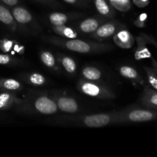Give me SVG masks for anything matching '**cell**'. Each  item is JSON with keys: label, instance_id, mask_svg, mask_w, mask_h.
Segmentation results:
<instances>
[{"label": "cell", "instance_id": "cell-1", "mask_svg": "<svg viewBox=\"0 0 157 157\" xmlns=\"http://www.w3.org/2000/svg\"><path fill=\"white\" fill-rule=\"evenodd\" d=\"M48 41L52 44L62 46L71 52H78L81 54H92L104 52L112 47L111 45L102 43H97L94 41H87L84 40L75 39H60L58 38H51Z\"/></svg>", "mask_w": 157, "mask_h": 157}, {"label": "cell", "instance_id": "cell-2", "mask_svg": "<svg viewBox=\"0 0 157 157\" xmlns=\"http://www.w3.org/2000/svg\"><path fill=\"white\" fill-rule=\"evenodd\" d=\"M78 89L84 94L100 99H113L116 95L113 90L107 86L98 81L82 79L78 82Z\"/></svg>", "mask_w": 157, "mask_h": 157}, {"label": "cell", "instance_id": "cell-3", "mask_svg": "<svg viewBox=\"0 0 157 157\" xmlns=\"http://www.w3.org/2000/svg\"><path fill=\"white\" fill-rule=\"evenodd\" d=\"M83 125L91 128L103 127L112 124L119 123L118 112L113 113H102L88 115L81 119Z\"/></svg>", "mask_w": 157, "mask_h": 157}, {"label": "cell", "instance_id": "cell-4", "mask_svg": "<svg viewBox=\"0 0 157 157\" xmlns=\"http://www.w3.org/2000/svg\"><path fill=\"white\" fill-rule=\"evenodd\" d=\"M124 25L116 20H107L98 27L94 33L90 34V37L97 41H102L110 37L113 36L119 30L124 29Z\"/></svg>", "mask_w": 157, "mask_h": 157}, {"label": "cell", "instance_id": "cell-5", "mask_svg": "<svg viewBox=\"0 0 157 157\" xmlns=\"http://www.w3.org/2000/svg\"><path fill=\"white\" fill-rule=\"evenodd\" d=\"M119 123L124 122H144L153 118V113L145 110H130L128 111L123 110L118 112Z\"/></svg>", "mask_w": 157, "mask_h": 157}, {"label": "cell", "instance_id": "cell-6", "mask_svg": "<svg viewBox=\"0 0 157 157\" xmlns=\"http://www.w3.org/2000/svg\"><path fill=\"white\" fill-rule=\"evenodd\" d=\"M34 108L38 113L46 115L53 114L58 110L56 101L44 95L39 97L34 101Z\"/></svg>", "mask_w": 157, "mask_h": 157}, {"label": "cell", "instance_id": "cell-7", "mask_svg": "<svg viewBox=\"0 0 157 157\" xmlns=\"http://www.w3.org/2000/svg\"><path fill=\"white\" fill-rule=\"evenodd\" d=\"M107 18L102 16H94L87 18L81 21L78 25V30L83 34H92L98 29L101 24L107 21Z\"/></svg>", "mask_w": 157, "mask_h": 157}, {"label": "cell", "instance_id": "cell-8", "mask_svg": "<svg viewBox=\"0 0 157 157\" xmlns=\"http://www.w3.org/2000/svg\"><path fill=\"white\" fill-rule=\"evenodd\" d=\"M113 41L121 48H130L134 44V38L128 30L124 29L118 31L113 36Z\"/></svg>", "mask_w": 157, "mask_h": 157}, {"label": "cell", "instance_id": "cell-9", "mask_svg": "<svg viewBox=\"0 0 157 157\" xmlns=\"http://www.w3.org/2000/svg\"><path fill=\"white\" fill-rule=\"evenodd\" d=\"M55 101H56L58 108L63 112L75 113L79 110V106H78V102L72 98L58 97Z\"/></svg>", "mask_w": 157, "mask_h": 157}, {"label": "cell", "instance_id": "cell-10", "mask_svg": "<svg viewBox=\"0 0 157 157\" xmlns=\"http://www.w3.org/2000/svg\"><path fill=\"white\" fill-rule=\"evenodd\" d=\"M12 14L15 21L21 25L30 24L33 21V16L31 12L21 6L14 7L12 10Z\"/></svg>", "mask_w": 157, "mask_h": 157}, {"label": "cell", "instance_id": "cell-11", "mask_svg": "<svg viewBox=\"0 0 157 157\" xmlns=\"http://www.w3.org/2000/svg\"><path fill=\"white\" fill-rule=\"evenodd\" d=\"M95 8L101 16L110 19L115 15V10L108 0H93Z\"/></svg>", "mask_w": 157, "mask_h": 157}, {"label": "cell", "instance_id": "cell-12", "mask_svg": "<svg viewBox=\"0 0 157 157\" xmlns=\"http://www.w3.org/2000/svg\"><path fill=\"white\" fill-rule=\"evenodd\" d=\"M22 102L23 101L14 94L7 92L0 94V110L10 108L14 105H19L22 104Z\"/></svg>", "mask_w": 157, "mask_h": 157}, {"label": "cell", "instance_id": "cell-13", "mask_svg": "<svg viewBox=\"0 0 157 157\" xmlns=\"http://www.w3.org/2000/svg\"><path fill=\"white\" fill-rule=\"evenodd\" d=\"M0 21L9 26L12 31H15L17 23L12 15V12L5 6L0 5Z\"/></svg>", "mask_w": 157, "mask_h": 157}, {"label": "cell", "instance_id": "cell-14", "mask_svg": "<svg viewBox=\"0 0 157 157\" xmlns=\"http://www.w3.org/2000/svg\"><path fill=\"white\" fill-rule=\"evenodd\" d=\"M52 30L56 35H60L63 38H67V39L76 38L77 36H78V34L75 32V29H73L72 28L67 27L65 25L58 26L52 25Z\"/></svg>", "mask_w": 157, "mask_h": 157}, {"label": "cell", "instance_id": "cell-15", "mask_svg": "<svg viewBox=\"0 0 157 157\" xmlns=\"http://www.w3.org/2000/svg\"><path fill=\"white\" fill-rule=\"evenodd\" d=\"M81 74L84 79L87 81H98L101 80L102 74L101 71L97 67H91V66H87L84 67L81 71Z\"/></svg>", "mask_w": 157, "mask_h": 157}, {"label": "cell", "instance_id": "cell-16", "mask_svg": "<svg viewBox=\"0 0 157 157\" xmlns=\"http://www.w3.org/2000/svg\"><path fill=\"white\" fill-rule=\"evenodd\" d=\"M40 59L41 62L49 68L58 70V66L56 64V60L54 55L48 51H43L40 53Z\"/></svg>", "mask_w": 157, "mask_h": 157}, {"label": "cell", "instance_id": "cell-17", "mask_svg": "<svg viewBox=\"0 0 157 157\" xmlns=\"http://www.w3.org/2000/svg\"><path fill=\"white\" fill-rule=\"evenodd\" d=\"M48 20L52 25H62L68 21L69 15L61 12H53L49 15Z\"/></svg>", "mask_w": 157, "mask_h": 157}, {"label": "cell", "instance_id": "cell-18", "mask_svg": "<svg viewBox=\"0 0 157 157\" xmlns=\"http://www.w3.org/2000/svg\"><path fill=\"white\" fill-rule=\"evenodd\" d=\"M0 87L7 90H19L22 88V85L19 81L12 78L2 80L0 81Z\"/></svg>", "mask_w": 157, "mask_h": 157}, {"label": "cell", "instance_id": "cell-19", "mask_svg": "<svg viewBox=\"0 0 157 157\" xmlns=\"http://www.w3.org/2000/svg\"><path fill=\"white\" fill-rule=\"evenodd\" d=\"M59 61H61V65L66 71L70 74L75 73L77 70V64L73 58L67 56H62L59 58Z\"/></svg>", "mask_w": 157, "mask_h": 157}, {"label": "cell", "instance_id": "cell-20", "mask_svg": "<svg viewBox=\"0 0 157 157\" xmlns=\"http://www.w3.org/2000/svg\"><path fill=\"white\" fill-rule=\"evenodd\" d=\"M112 7L120 12H125L131 9L130 0H108Z\"/></svg>", "mask_w": 157, "mask_h": 157}, {"label": "cell", "instance_id": "cell-21", "mask_svg": "<svg viewBox=\"0 0 157 157\" xmlns=\"http://www.w3.org/2000/svg\"><path fill=\"white\" fill-rule=\"evenodd\" d=\"M119 72L123 77L127 78V79L136 80L139 77L137 71L133 67L127 65L121 66L119 69Z\"/></svg>", "mask_w": 157, "mask_h": 157}, {"label": "cell", "instance_id": "cell-22", "mask_svg": "<svg viewBox=\"0 0 157 157\" xmlns=\"http://www.w3.org/2000/svg\"><path fill=\"white\" fill-rule=\"evenodd\" d=\"M28 81L31 84L34 86H41L44 85L46 82V79L44 76L39 73H32L29 75L27 78Z\"/></svg>", "mask_w": 157, "mask_h": 157}, {"label": "cell", "instance_id": "cell-23", "mask_svg": "<svg viewBox=\"0 0 157 157\" xmlns=\"http://www.w3.org/2000/svg\"><path fill=\"white\" fill-rule=\"evenodd\" d=\"M150 57H151V55H150V52H149L148 49L144 46L139 44L138 48L136 49V52H135V58L136 60H141L144 59V58H150Z\"/></svg>", "mask_w": 157, "mask_h": 157}, {"label": "cell", "instance_id": "cell-24", "mask_svg": "<svg viewBox=\"0 0 157 157\" xmlns=\"http://www.w3.org/2000/svg\"><path fill=\"white\" fill-rule=\"evenodd\" d=\"M13 61V58L9 55L0 54V64H9Z\"/></svg>", "mask_w": 157, "mask_h": 157}, {"label": "cell", "instance_id": "cell-25", "mask_svg": "<svg viewBox=\"0 0 157 157\" xmlns=\"http://www.w3.org/2000/svg\"><path fill=\"white\" fill-rule=\"evenodd\" d=\"M67 4L72 5V6H78V7H85L87 6V2H84L83 0H63Z\"/></svg>", "mask_w": 157, "mask_h": 157}, {"label": "cell", "instance_id": "cell-26", "mask_svg": "<svg viewBox=\"0 0 157 157\" xmlns=\"http://www.w3.org/2000/svg\"><path fill=\"white\" fill-rule=\"evenodd\" d=\"M12 46H13V41H11V40H5L2 43L1 48L4 52H9L12 49Z\"/></svg>", "mask_w": 157, "mask_h": 157}, {"label": "cell", "instance_id": "cell-27", "mask_svg": "<svg viewBox=\"0 0 157 157\" xmlns=\"http://www.w3.org/2000/svg\"><path fill=\"white\" fill-rule=\"evenodd\" d=\"M147 14L146 13L141 14V15L139 16V18H138L136 20H135L134 25L137 26V27H144V21H145V20L147 19Z\"/></svg>", "mask_w": 157, "mask_h": 157}, {"label": "cell", "instance_id": "cell-28", "mask_svg": "<svg viewBox=\"0 0 157 157\" xmlns=\"http://www.w3.org/2000/svg\"><path fill=\"white\" fill-rule=\"evenodd\" d=\"M37 2H39L43 3V4L48 5L51 6H59V3L56 1V0H35Z\"/></svg>", "mask_w": 157, "mask_h": 157}, {"label": "cell", "instance_id": "cell-29", "mask_svg": "<svg viewBox=\"0 0 157 157\" xmlns=\"http://www.w3.org/2000/svg\"><path fill=\"white\" fill-rule=\"evenodd\" d=\"M149 82L155 89L157 90V78L152 74H149Z\"/></svg>", "mask_w": 157, "mask_h": 157}, {"label": "cell", "instance_id": "cell-30", "mask_svg": "<svg viewBox=\"0 0 157 157\" xmlns=\"http://www.w3.org/2000/svg\"><path fill=\"white\" fill-rule=\"evenodd\" d=\"M133 2L138 7H144L149 2V0H133Z\"/></svg>", "mask_w": 157, "mask_h": 157}, {"label": "cell", "instance_id": "cell-31", "mask_svg": "<svg viewBox=\"0 0 157 157\" xmlns=\"http://www.w3.org/2000/svg\"><path fill=\"white\" fill-rule=\"evenodd\" d=\"M1 1L9 6H15L19 2V0H1Z\"/></svg>", "mask_w": 157, "mask_h": 157}, {"label": "cell", "instance_id": "cell-32", "mask_svg": "<svg viewBox=\"0 0 157 157\" xmlns=\"http://www.w3.org/2000/svg\"><path fill=\"white\" fill-rule=\"evenodd\" d=\"M150 102L151 103V104H155V105H157V94L152 95V96L150 97Z\"/></svg>", "mask_w": 157, "mask_h": 157}, {"label": "cell", "instance_id": "cell-33", "mask_svg": "<svg viewBox=\"0 0 157 157\" xmlns=\"http://www.w3.org/2000/svg\"><path fill=\"white\" fill-rule=\"evenodd\" d=\"M83 1L85 2H87V3H88V2H91V0H83Z\"/></svg>", "mask_w": 157, "mask_h": 157}]
</instances>
